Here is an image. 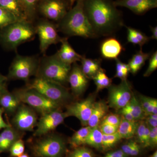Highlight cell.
Returning a JSON list of instances; mask_svg holds the SVG:
<instances>
[{"label":"cell","mask_w":157,"mask_h":157,"mask_svg":"<svg viewBox=\"0 0 157 157\" xmlns=\"http://www.w3.org/2000/svg\"><path fill=\"white\" fill-rule=\"evenodd\" d=\"M84 8L97 36L109 35L123 24L120 11L111 0H84Z\"/></svg>","instance_id":"6da1fadb"},{"label":"cell","mask_w":157,"mask_h":157,"mask_svg":"<svg viewBox=\"0 0 157 157\" xmlns=\"http://www.w3.org/2000/svg\"><path fill=\"white\" fill-rule=\"evenodd\" d=\"M84 3V0H76L75 6L59 21L58 28L63 33L84 38L97 36L85 12Z\"/></svg>","instance_id":"7a4b0ae2"},{"label":"cell","mask_w":157,"mask_h":157,"mask_svg":"<svg viewBox=\"0 0 157 157\" xmlns=\"http://www.w3.org/2000/svg\"><path fill=\"white\" fill-rule=\"evenodd\" d=\"M36 34L32 22L17 21L1 29L0 43L9 50H15L21 44L33 40Z\"/></svg>","instance_id":"3957f363"},{"label":"cell","mask_w":157,"mask_h":157,"mask_svg":"<svg viewBox=\"0 0 157 157\" xmlns=\"http://www.w3.org/2000/svg\"><path fill=\"white\" fill-rule=\"evenodd\" d=\"M71 66L62 62L55 54L45 56L39 59L36 77L56 82L63 85L68 82Z\"/></svg>","instance_id":"277c9868"},{"label":"cell","mask_w":157,"mask_h":157,"mask_svg":"<svg viewBox=\"0 0 157 157\" xmlns=\"http://www.w3.org/2000/svg\"><path fill=\"white\" fill-rule=\"evenodd\" d=\"M27 87L36 90L48 100L61 106L67 104L72 98L70 92L64 85L45 78L36 77Z\"/></svg>","instance_id":"5b68a950"},{"label":"cell","mask_w":157,"mask_h":157,"mask_svg":"<svg viewBox=\"0 0 157 157\" xmlns=\"http://www.w3.org/2000/svg\"><path fill=\"white\" fill-rule=\"evenodd\" d=\"M22 104L28 105L41 115L62 106L48 100L36 90L26 87L15 90L13 92Z\"/></svg>","instance_id":"8992f818"},{"label":"cell","mask_w":157,"mask_h":157,"mask_svg":"<svg viewBox=\"0 0 157 157\" xmlns=\"http://www.w3.org/2000/svg\"><path fill=\"white\" fill-rule=\"evenodd\" d=\"M32 150L36 157H63L67 152L66 140L57 135H48L37 140Z\"/></svg>","instance_id":"52a82bcc"},{"label":"cell","mask_w":157,"mask_h":157,"mask_svg":"<svg viewBox=\"0 0 157 157\" xmlns=\"http://www.w3.org/2000/svg\"><path fill=\"white\" fill-rule=\"evenodd\" d=\"M39 59L36 56L17 55L11 63L7 76L8 79L27 81L31 76H36Z\"/></svg>","instance_id":"ba28073f"},{"label":"cell","mask_w":157,"mask_h":157,"mask_svg":"<svg viewBox=\"0 0 157 157\" xmlns=\"http://www.w3.org/2000/svg\"><path fill=\"white\" fill-rule=\"evenodd\" d=\"M133 95L131 84L127 79L117 85H111L109 87L108 106L118 111L128 105Z\"/></svg>","instance_id":"9c48e42d"},{"label":"cell","mask_w":157,"mask_h":157,"mask_svg":"<svg viewBox=\"0 0 157 157\" xmlns=\"http://www.w3.org/2000/svg\"><path fill=\"white\" fill-rule=\"evenodd\" d=\"M13 115L11 126L19 132H32L36 126V112L25 104L21 103Z\"/></svg>","instance_id":"30bf717a"},{"label":"cell","mask_w":157,"mask_h":157,"mask_svg":"<svg viewBox=\"0 0 157 157\" xmlns=\"http://www.w3.org/2000/svg\"><path fill=\"white\" fill-rule=\"evenodd\" d=\"M35 28L36 33L39 36L42 53L45 54L51 45L61 42L62 38L58 33L56 26L48 20L39 21Z\"/></svg>","instance_id":"8fae6325"},{"label":"cell","mask_w":157,"mask_h":157,"mask_svg":"<svg viewBox=\"0 0 157 157\" xmlns=\"http://www.w3.org/2000/svg\"><path fill=\"white\" fill-rule=\"evenodd\" d=\"M67 117L65 113L62 112L60 109H55L41 115L37 122L36 129L34 132V136H45L63 124Z\"/></svg>","instance_id":"7c38bea8"},{"label":"cell","mask_w":157,"mask_h":157,"mask_svg":"<svg viewBox=\"0 0 157 157\" xmlns=\"http://www.w3.org/2000/svg\"><path fill=\"white\" fill-rule=\"evenodd\" d=\"M94 102L95 96L92 95L83 101L68 104L65 112L67 117H76L83 126H88Z\"/></svg>","instance_id":"4fadbf2b"},{"label":"cell","mask_w":157,"mask_h":157,"mask_svg":"<svg viewBox=\"0 0 157 157\" xmlns=\"http://www.w3.org/2000/svg\"><path fill=\"white\" fill-rule=\"evenodd\" d=\"M37 9L48 19L60 21L67 12V6L64 0H45L41 1Z\"/></svg>","instance_id":"5bb4252c"},{"label":"cell","mask_w":157,"mask_h":157,"mask_svg":"<svg viewBox=\"0 0 157 157\" xmlns=\"http://www.w3.org/2000/svg\"><path fill=\"white\" fill-rule=\"evenodd\" d=\"M68 82L73 94L78 97L84 92L88 84V78L82 71L81 67L76 63L73 64L68 76Z\"/></svg>","instance_id":"9a60e30c"},{"label":"cell","mask_w":157,"mask_h":157,"mask_svg":"<svg viewBox=\"0 0 157 157\" xmlns=\"http://www.w3.org/2000/svg\"><path fill=\"white\" fill-rule=\"evenodd\" d=\"M116 7L126 8L135 14H142L157 7V0H116Z\"/></svg>","instance_id":"2e32d148"},{"label":"cell","mask_w":157,"mask_h":157,"mask_svg":"<svg viewBox=\"0 0 157 157\" xmlns=\"http://www.w3.org/2000/svg\"><path fill=\"white\" fill-rule=\"evenodd\" d=\"M60 42V48L55 54L60 60L70 66L77 61H80L82 56L75 51L68 42L67 38H62Z\"/></svg>","instance_id":"e0dca14e"},{"label":"cell","mask_w":157,"mask_h":157,"mask_svg":"<svg viewBox=\"0 0 157 157\" xmlns=\"http://www.w3.org/2000/svg\"><path fill=\"white\" fill-rule=\"evenodd\" d=\"M124 50L121 42L114 38H109L103 41L101 46V52L104 58L116 59Z\"/></svg>","instance_id":"ac0fdd59"},{"label":"cell","mask_w":157,"mask_h":157,"mask_svg":"<svg viewBox=\"0 0 157 157\" xmlns=\"http://www.w3.org/2000/svg\"><path fill=\"white\" fill-rule=\"evenodd\" d=\"M21 132L10 126L6 128L0 133V153L9 151L14 142L22 138Z\"/></svg>","instance_id":"d6986e66"},{"label":"cell","mask_w":157,"mask_h":157,"mask_svg":"<svg viewBox=\"0 0 157 157\" xmlns=\"http://www.w3.org/2000/svg\"><path fill=\"white\" fill-rule=\"evenodd\" d=\"M21 104L14 93H10L9 90L0 97V107L8 115H14Z\"/></svg>","instance_id":"ffe728a7"},{"label":"cell","mask_w":157,"mask_h":157,"mask_svg":"<svg viewBox=\"0 0 157 157\" xmlns=\"http://www.w3.org/2000/svg\"><path fill=\"white\" fill-rule=\"evenodd\" d=\"M0 7L14 14L18 21H27L24 7L19 0H0Z\"/></svg>","instance_id":"44dd1931"},{"label":"cell","mask_w":157,"mask_h":157,"mask_svg":"<svg viewBox=\"0 0 157 157\" xmlns=\"http://www.w3.org/2000/svg\"><path fill=\"white\" fill-rule=\"evenodd\" d=\"M109 106L104 101L95 102L88 126L93 128L98 126L108 111Z\"/></svg>","instance_id":"7402d4cb"},{"label":"cell","mask_w":157,"mask_h":157,"mask_svg":"<svg viewBox=\"0 0 157 157\" xmlns=\"http://www.w3.org/2000/svg\"><path fill=\"white\" fill-rule=\"evenodd\" d=\"M80 61L82 71L88 78H92L101 68V60L99 59H88L82 56Z\"/></svg>","instance_id":"603a6c76"},{"label":"cell","mask_w":157,"mask_h":157,"mask_svg":"<svg viewBox=\"0 0 157 157\" xmlns=\"http://www.w3.org/2000/svg\"><path fill=\"white\" fill-rule=\"evenodd\" d=\"M118 128L117 133L122 139H129L134 137L138 125L137 121L132 122L127 121L122 117Z\"/></svg>","instance_id":"cb8c5ba5"},{"label":"cell","mask_w":157,"mask_h":157,"mask_svg":"<svg viewBox=\"0 0 157 157\" xmlns=\"http://www.w3.org/2000/svg\"><path fill=\"white\" fill-rule=\"evenodd\" d=\"M150 56V53L144 52L140 48V50L135 54L129 61L128 65L130 68V73L134 75L136 74Z\"/></svg>","instance_id":"d4e9b609"},{"label":"cell","mask_w":157,"mask_h":157,"mask_svg":"<svg viewBox=\"0 0 157 157\" xmlns=\"http://www.w3.org/2000/svg\"><path fill=\"white\" fill-rule=\"evenodd\" d=\"M92 128L85 126L76 131L69 140V144L72 148H75L83 146Z\"/></svg>","instance_id":"484cf974"},{"label":"cell","mask_w":157,"mask_h":157,"mask_svg":"<svg viewBox=\"0 0 157 157\" xmlns=\"http://www.w3.org/2000/svg\"><path fill=\"white\" fill-rule=\"evenodd\" d=\"M126 27L127 29V40L129 43L139 45L141 48L150 39L141 31L129 27Z\"/></svg>","instance_id":"4316f807"},{"label":"cell","mask_w":157,"mask_h":157,"mask_svg":"<svg viewBox=\"0 0 157 157\" xmlns=\"http://www.w3.org/2000/svg\"><path fill=\"white\" fill-rule=\"evenodd\" d=\"M103 134L101 132L99 126L92 128L86 140L85 145L98 150H101Z\"/></svg>","instance_id":"83f0119b"},{"label":"cell","mask_w":157,"mask_h":157,"mask_svg":"<svg viewBox=\"0 0 157 157\" xmlns=\"http://www.w3.org/2000/svg\"><path fill=\"white\" fill-rule=\"evenodd\" d=\"M125 107L131 112L135 121H137L141 120L145 117V114L140 101L134 94L131 101Z\"/></svg>","instance_id":"f1b7e54d"},{"label":"cell","mask_w":157,"mask_h":157,"mask_svg":"<svg viewBox=\"0 0 157 157\" xmlns=\"http://www.w3.org/2000/svg\"><path fill=\"white\" fill-rule=\"evenodd\" d=\"M97 86V91L109 88L111 85L112 80L108 77L103 69H101L98 71L95 76L93 77Z\"/></svg>","instance_id":"f546056e"},{"label":"cell","mask_w":157,"mask_h":157,"mask_svg":"<svg viewBox=\"0 0 157 157\" xmlns=\"http://www.w3.org/2000/svg\"><path fill=\"white\" fill-rule=\"evenodd\" d=\"M121 139V137L117 132L112 135L103 134L101 150L103 151H106L111 149L115 147Z\"/></svg>","instance_id":"4dcf8cb0"},{"label":"cell","mask_w":157,"mask_h":157,"mask_svg":"<svg viewBox=\"0 0 157 157\" xmlns=\"http://www.w3.org/2000/svg\"><path fill=\"white\" fill-rule=\"evenodd\" d=\"M19 1L25 9L29 21L33 22L36 17L38 0H19Z\"/></svg>","instance_id":"1f68e13d"},{"label":"cell","mask_w":157,"mask_h":157,"mask_svg":"<svg viewBox=\"0 0 157 157\" xmlns=\"http://www.w3.org/2000/svg\"><path fill=\"white\" fill-rule=\"evenodd\" d=\"M141 147L137 141L131 140L121 146V150L128 156H136L140 153Z\"/></svg>","instance_id":"d6a6232c"},{"label":"cell","mask_w":157,"mask_h":157,"mask_svg":"<svg viewBox=\"0 0 157 157\" xmlns=\"http://www.w3.org/2000/svg\"><path fill=\"white\" fill-rule=\"evenodd\" d=\"M17 21L14 14L0 7V29Z\"/></svg>","instance_id":"836d02e7"},{"label":"cell","mask_w":157,"mask_h":157,"mask_svg":"<svg viewBox=\"0 0 157 157\" xmlns=\"http://www.w3.org/2000/svg\"><path fill=\"white\" fill-rule=\"evenodd\" d=\"M116 73L114 77L121 78L122 80L126 79L129 73L128 65L121 61L118 58L116 59Z\"/></svg>","instance_id":"e575fe53"},{"label":"cell","mask_w":157,"mask_h":157,"mask_svg":"<svg viewBox=\"0 0 157 157\" xmlns=\"http://www.w3.org/2000/svg\"><path fill=\"white\" fill-rule=\"evenodd\" d=\"M66 157H94V154L90 149L82 146L67 152Z\"/></svg>","instance_id":"d590c367"},{"label":"cell","mask_w":157,"mask_h":157,"mask_svg":"<svg viewBox=\"0 0 157 157\" xmlns=\"http://www.w3.org/2000/svg\"><path fill=\"white\" fill-rule=\"evenodd\" d=\"M25 146L23 140L18 139L12 144L9 151L11 157H18L24 153Z\"/></svg>","instance_id":"8d00e7d4"},{"label":"cell","mask_w":157,"mask_h":157,"mask_svg":"<svg viewBox=\"0 0 157 157\" xmlns=\"http://www.w3.org/2000/svg\"><path fill=\"white\" fill-rule=\"evenodd\" d=\"M147 128V125L144 121H141L137 125L135 135H136V141L140 144L141 147H143L144 137Z\"/></svg>","instance_id":"74e56055"},{"label":"cell","mask_w":157,"mask_h":157,"mask_svg":"<svg viewBox=\"0 0 157 157\" xmlns=\"http://www.w3.org/2000/svg\"><path fill=\"white\" fill-rule=\"evenodd\" d=\"M152 98H148L146 96L140 95L139 101L142 106V109L144 113L145 116L152 114Z\"/></svg>","instance_id":"f35d334b"},{"label":"cell","mask_w":157,"mask_h":157,"mask_svg":"<svg viewBox=\"0 0 157 157\" xmlns=\"http://www.w3.org/2000/svg\"><path fill=\"white\" fill-rule=\"evenodd\" d=\"M121 119V117L119 114L111 113L105 116L102 119L101 124H108L118 127L120 124Z\"/></svg>","instance_id":"ab89813d"},{"label":"cell","mask_w":157,"mask_h":157,"mask_svg":"<svg viewBox=\"0 0 157 157\" xmlns=\"http://www.w3.org/2000/svg\"><path fill=\"white\" fill-rule=\"evenodd\" d=\"M157 68V52L151 56L149 58V63L148 68L147 69L146 72L144 74V77H148L156 70Z\"/></svg>","instance_id":"60d3db41"},{"label":"cell","mask_w":157,"mask_h":157,"mask_svg":"<svg viewBox=\"0 0 157 157\" xmlns=\"http://www.w3.org/2000/svg\"><path fill=\"white\" fill-rule=\"evenodd\" d=\"M99 128L104 135H112L117 132L118 127L106 124H101Z\"/></svg>","instance_id":"b9f144b4"},{"label":"cell","mask_w":157,"mask_h":157,"mask_svg":"<svg viewBox=\"0 0 157 157\" xmlns=\"http://www.w3.org/2000/svg\"><path fill=\"white\" fill-rule=\"evenodd\" d=\"M8 80L7 76H4L0 73V97L8 91L7 86Z\"/></svg>","instance_id":"7bdbcfd3"},{"label":"cell","mask_w":157,"mask_h":157,"mask_svg":"<svg viewBox=\"0 0 157 157\" xmlns=\"http://www.w3.org/2000/svg\"><path fill=\"white\" fill-rule=\"evenodd\" d=\"M150 129V128H149ZM157 145V133H155L150 129L149 146L151 148H155Z\"/></svg>","instance_id":"ee69618b"},{"label":"cell","mask_w":157,"mask_h":157,"mask_svg":"<svg viewBox=\"0 0 157 157\" xmlns=\"http://www.w3.org/2000/svg\"><path fill=\"white\" fill-rule=\"evenodd\" d=\"M125 154L121 149L117 150L114 151L109 152L107 153V154L102 157H128Z\"/></svg>","instance_id":"f6af8a7d"},{"label":"cell","mask_w":157,"mask_h":157,"mask_svg":"<svg viewBox=\"0 0 157 157\" xmlns=\"http://www.w3.org/2000/svg\"><path fill=\"white\" fill-rule=\"evenodd\" d=\"M4 112L3 108L0 107V130L11 126V124L7 123L3 119V114Z\"/></svg>","instance_id":"bcb514c9"},{"label":"cell","mask_w":157,"mask_h":157,"mask_svg":"<svg viewBox=\"0 0 157 157\" xmlns=\"http://www.w3.org/2000/svg\"><path fill=\"white\" fill-rule=\"evenodd\" d=\"M146 119L145 123L149 127L155 128L157 127V119L154 118L150 116H147Z\"/></svg>","instance_id":"7dc6e473"},{"label":"cell","mask_w":157,"mask_h":157,"mask_svg":"<svg viewBox=\"0 0 157 157\" xmlns=\"http://www.w3.org/2000/svg\"><path fill=\"white\" fill-rule=\"evenodd\" d=\"M152 114H157V100L156 99L152 98Z\"/></svg>","instance_id":"c3c4849f"},{"label":"cell","mask_w":157,"mask_h":157,"mask_svg":"<svg viewBox=\"0 0 157 157\" xmlns=\"http://www.w3.org/2000/svg\"><path fill=\"white\" fill-rule=\"evenodd\" d=\"M151 31L152 33L150 39H157V27H151Z\"/></svg>","instance_id":"681fc988"},{"label":"cell","mask_w":157,"mask_h":157,"mask_svg":"<svg viewBox=\"0 0 157 157\" xmlns=\"http://www.w3.org/2000/svg\"><path fill=\"white\" fill-rule=\"evenodd\" d=\"M45 1V0H38V2H39V1ZM64 1H68V2H70V6H73V3H74V2H75V1H76V0H64Z\"/></svg>","instance_id":"f907efd6"},{"label":"cell","mask_w":157,"mask_h":157,"mask_svg":"<svg viewBox=\"0 0 157 157\" xmlns=\"http://www.w3.org/2000/svg\"><path fill=\"white\" fill-rule=\"evenodd\" d=\"M149 157H157V151H156L153 153Z\"/></svg>","instance_id":"816d5d0a"},{"label":"cell","mask_w":157,"mask_h":157,"mask_svg":"<svg viewBox=\"0 0 157 157\" xmlns=\"http://www.w3.org/2000/svg\"><path fill=\"white\" fill-rule=\"evenodd\" d=\"M18 157H30V156L27 153H24L23 154L21 155H20V156Z\"/></svg>","instance_id":"f5cc1de1"},{"label":"cell","mask_w":157,"mask_h":157,"mask_svg":"<svg viewBox=\"0 0 157 157\" xmlns=\"http://www.w3.org/2000/svg\"></svg>","instance_id":"db71d44e"}]
</instances>
